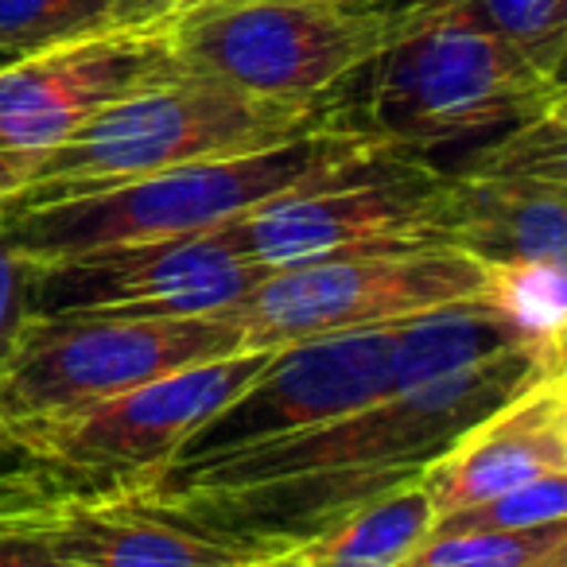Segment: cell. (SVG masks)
<instances>
[{
    "label": "cell",
    "instance_id": "e0dca14e",
    "mask_svg": "<svg viewBox=\"0 0 567 567\" xmlns=\"http://www.w3.org/2000/svg\"><path fill=\"white\" fill-rule=\"evenodd\" d=\"M113 0H0V48L35 55L66 40L105 32Z\"/></svg>",
    "mask_w": 567,
    "mask_h": 567
},
{
    "label": "cell",
    "instance_id": "8fae6325",
    "mask_svg": "<svg viewBox=\"0 0 567 567\" xmlns=\"http://www.w3.org/2000/svg\"><path fill=\"white\" fill-rule=\"evenodd\" d=\"M440 245L478 265L567 260V117L551 110L478 141L440 183Z\"/></svg>",
    "mask_w": 567,
    "mask_h": 567
},
{
    "label": "cell",
    "instance_id": "30bf717a",
    "mask_svg": "<svg viewBox=\"0 0 567 567\" xmlns=\"http://www.w3.org/2000/svg\"><path fill=\"white\" fill-rule=\"evenodd\" d=\"M440 183L443 167L427 156L373 148L342 172L288 190L218 234L245 265L265 272L440 245Z\"/></svg>",
    "mask_w": 567,
    "mask_h": 567
},
{
    "label": "cell",
    "instance_id": "cb8c5ba5",
    "mask_svg": "<svg viewBox=\"0 0 567 567\" xmlns=\"http://www.w3.org/2000/svg\"><path fill=\"white\" fill-rule=\"evenodd\" d=\"M24 179H28V164H20V159H12V156L0 152V214L9 210V203L20 195Z\"/></svg>",
    "mask_w": 567,
    "mask_h": 567
},
{
    "label": "cell",
    "instance_id": "9a60e30c",
    "mask_svg": "<svg viewBox=\"0 0 567 567\" xmlns=\"http://www.w3.org/2000/svg\"><path fill=\"white\" fill-rule=\"evenodd\" d=\"M482 300L533 350L564 362L567 268L564 260H513L489 265Z\"/></svg>",
    "mask_w": 567,
    "mask_h": 567
},
{
    "label": "cell",
    "instance_id": "7a4b0ae2",
    "mask_svg": "<svg viewBox=\"0 0 567 567\" xmlns=\"http://www.w3.org/2000/svg\"><path fill=\"white\" fill-rule=\"evenodd\" d=\"M350 82H362V94H331V125L412 156L564 110V79L482 24L471 0H447Z\"/></svg>",
    "mask_w": 567,
    "mask_h": 567
},
{
    "label": "cell",
    "instance_id": "603a6c76",
    "mask_svg": "<svg viewBox=\"0 0 567 567\" xmlns=\"http://www.w3.org/2000/svg\"><path fill=\"white\" fill-rule=\"evenodd\" d=\"M237 567H327L323 556H319L311 544H296V548L284 551H268V556H249Z\"/></svg>",
    "mask_w": 567,
    "mask_h": 567
},
{
    "label": "cell",
    "instance_id": "6da1fadb",
    "mask_svg": "<svg viewBox=\"0 0 567 567\" xmlns=\"http://www.w3.org/2000/svg\"><path fill=\"white\" fill-rule=\"evenodd\" d=\"M548 373L564 362L520 342L486 300L451 303L401 327L393 381L362 409L167 494H117L245 559L296 548L420 482L474 420Z\"/></svg>",
    "mask_w": 567,
    "mask_h": 567
},
{
    "label": "cell",
    "instance_id": "d6986e66",
    "mask_svg": "<svg viewBox=\"0 0 567 567\" xmlns=\"http://www.w3.org/2000/svg\"><path fill=\"white\" fill-rule=\"evenodd\" d=\"M567 520V474L520 482L513 489L432 520L427 533H474V528H536Z\"/></svg>",
    "mask_w": 567,
    "mask_h": 567
},
{
    "label": "cell",
    "instance_id": "44dd1931",
    "mask_svg": "<svg viewBox=\"0 0 567 567\" xmlns=\"http://www.w3.org/2000/svg\"><path fill=\"white\" fill-rule=\"evenodd\" d=\"M190 9H198V0H113L110 24L113 28L175 24V20L187 17Z\"/></svg>",
    "mask_w": 567,
    "mask_h": 567
},
{
    "label": "cell",
    "instance_id": "d4e9b609",
    "mask_svg": "<svg viewBox=\"0 0 567 567\" xmlns=\"http://www.w3.org/2000/svg\"><path fill=\"white\" fill-rule=\"evenodd\" d=\"M12 59H20V55H12V51H0V66L12 63Z\"/></svg>",
    "mask_w": 567,
    "mask_h": 567
},
{
    "label": "cell",
    "instance_id": "52a82bcc",
    "mask_svg": "<svg viewBox=\"0 0 567 567\" xmlns=\"http://www.w3.org/2000/svg\"><path fill=\"white\" fill-rule=\"evenodd\" d=\"M486 265L451 245L358 252L265 272L221 319L241 331V350H280L303 339L381 331L451 303L482 300Z\"/></svg>",
    "mask_w": 567,
    "mask_h": 567
},
{
    "label": "cell",
    "instance_id": "5b68a950",
    "mask_svg": "<svg viewBox=\"0 0 567 567\" xmlns=\"http://www.w3.org/2000/svg\"><path fill=\"white\" fill-rule=\"evenodd\" d=\"M447 0H210L172 24L175 63L280 102H327Z\"/></svg>",
    "mask_w": 567,
    "mask_h": 567
},
{
    "label": "cell",
    "instance_id": "2e32d148",
    "mask_svg": "<svg viewBox=\"0 0 567 567\" xmlns=\"http://www.w3.org/2000/svg\"><path fill=\"white\" fill-rule=\"evenodd\" d=\"M396 567H567V520L536 528L427 533Z\"/></svg>",
    "mask_w": 567,
    "mask_h": 567
},
{
    "label": "cell",
    "instance_id": "ffe728a7",
    "mask_svg": "<svg viewBox=\"0 0 567 567\" xmlns=\"http://www.w3.org/2000/svg\"><path fill=\"white\" fill-rule=\"evenodd\" d=\"M28 276H32V265L0 234V373L28 323Z\"/></svg>",
    "mask_w": 567,
    "mask_h": 567
},
{
    "label": "cell",
    "instance_id": "4316f807",
    "mask_svg": "<svg viewBox=\"0 0 567 567\" xmlns=\"http://www.w3.org/2000/svg\"><path fill=\"white\" fill-rule=\"evenodd\" d=\"M0 51H4V48H0Z\"/></svg>",
    "mask_w": 567,
    "mask_h": 567
},
{
    "label": "cell",
    "instance_id": "5bb4252c",
    "mask_svg": "<svg viewBox=\"0 0 567 567\" xmlns=\"http://www.w3.org/2000/svg\"><path fill=\"white\" fill-rule=\"evenodd\" d=\"M567 474V373H548L474 420L424 471L435 520L513 489Z\"/></svg>",
    "mask_w": 567,
    "mask_h": 567
},
{
    "label": "cell",
    "instance_id": "8992f818",
    "mask_svg": "<svg viewBox=\"0 0 567 567\" xmlns=\"http://www.w3.org/2000/svg\"><path fill=\"white\" fill-rule=\"evenodd\" d=\"M276 350H237L0 440V466L63 489H125L152 478L198 424L234 401Z\"/></svg>",
    "mask_w": 567,
    "mask_h": 567
},
{
    "label": "cell",
    "instance_id": "ac0fdd59",
    "mask_svg": "<svg viewBox=\"0 0 567 567\" xmlns=\"http://www.w3.org/2000/svg\"><path fill=\"white\" fill-rule=\"evenodd\" d=\"M471 9L544 74L564 79L567 0H471Z\"/></svg>",
    "mask_w": 567,
    "mask_h": 567
},
{
    "label": "cell",
    "instance_id": "4fadbf2b",
    "mask_svg": "<svg viewBox=\"0 0 567 567\" xmlns=\"http://www.w3.org/2000/svg\"><path fill=\"white\" fill-rule=\"evenodd\" d=\"M172 24L105 28L0 66V152L32 167L113 102L175 74Z\"/></svg>",
    "mask_w": 567,
    "mask_h": 567
},
{
    "label": "cell",
    "instance_id": "277c9868",
    "mask_svg": "<svg viewBox=\"0 0 567 567\" xmlns=\"http://www.w3.org/2000/svg\"><path fill=\"white\" fill-rule=\"evenodd\" d=\"M331 125L327 102H280L245 94L203 74L175 71L113 102L59 148L28 167L20 195L0 218L32 206L102 195L167 167L241 156Z\"/></svg>",
    "mask_w": 567,
    "mask_h": 567
},
{
    "label": "cell",
    "instance_id": "484cf974",
    "mask_svg": "<svg viewBox=\"0 0 567 567\" xmlns=\"http://www.w3.org/2000/svg\"><path fill=\"white\" fill-rule=\"evenodd\" d=\"M206 4H210V0H206Z\"/></svg>",
    "mask_w": 567,
    "mask_h": 567
},
{
    "label": "cell",
    "instance_id": "ba28073f",
    "mask_svg": "<svg viewBox=\"0 0 567 567\" xmlns=\"http://www.w3.org/2000/svg\"><path fill=\"white\" fill-rule=\"evenodd\" d=\"M229 319H32L0 373V440L148 385L187 365L229 358Z\"/></svg>",
    "mask_w": 567,
    "mask_h": 567
},
{
    "label": "cell",
    "instance_id": "7c38bea8",
    "mask_svg": "<svg viewBox=\"0 0 567 567\" xmlns=\"http://www.w3.org/2000/svg\"><path fill=\"white\" fill-rule=\"evenodd\" d=\"M265 268L245 265L221 234L113 245L32 265V319H210L252 292Z\"/></svg>",
    "mask_w": 567,
    "mask_h": 567
},
{
    "label": "cell",
    "instance_id": "7402d4cb",
    "mask_svg": "<svg viewBox=\"0 0 567 567\" xmlns=\"http://www.w3.org/2000/svg\"><path fill=\"white\" fill-rule=\"evenodd\" d=\"M0 567H63L48 548L24 536H0Z\"/></svg>",
    "mask_w": 567,
    "mask_h": 567
},
{
    "label": "cell",
    "instance_id": "3957f363",
    "mask_svg": "<svg viewBox=\"0 0 567 567\" xmlns=\"http://www.w3.org/2000/svg\"><path fill=\"white\" fill-rule=\"evenodd\" d=\"M381 144L342 128H316L296 141L241 156L198 159L144 175L102 195L32 206L0 218V234L28 265L82 257L113 245L203 237L241 221L272 198L342 172Z\"/></svg>",
    "mask_w": 567,
    "mask_h": 567
},
{
    "label": "cell",
    "instance_id": "9c48e42d",
    "mask_svg": "<svg viewBox=\"0 0 567 567\" xmlns=\"http://www.w3.org/2000/svg\"><path fill=\"white\" fill-rule=\"evenodd\" d=\"M396 334L401 327H381V331L323 334L280 347L234 401H226L206 424L190 432L172 463L159 466L152 478L125 486V494L179 489L198 474L292 443L370 404L393 381Z\"/></svg>",
    "mask_w": 567,
    "mask_h": 567
}]
</instances>
